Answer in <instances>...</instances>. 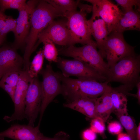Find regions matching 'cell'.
Segmentation results:
<instances>
[{
	"label": "cell",
	"mask_w": 140,
	"mask_h": 140,
	"mask_svg": "<svg viewBox=\"0 0 140 140\" xmlns=\"http://www.w3.org/2000/svg\"><path fill=\"white\" fill-rule=\"evenodd\" d=\"M60 16L56 10L45 0H39L32 13L30 30L25 41L23 58L24 69L29 68L30 57L34 52L39 35L55 18Z\"/></svg>",
	"instance_id": "6da1fadb"
},
{
	"label": "cell",
	"mask_w": 140,
	"mask_h": 140,
	"mask_svg": "<svg viewBox=\"0 0 140 140\" xmlns=\"http://www.w3.org/2000/svg\"><path fill=\"white\" fill-rule=\"evenodd\" d=\"M61 94L69 102L82 97L95 99L102 95L110 87L107 81L99 82L91 78L72 79L60 73Z\"/></svg>",
	"instance_id": "7a4b0ae2"
},
{
	"label": "cell",
	"mask_w": 140,
	"mask_h": 140,
	"mask_svg": "<svg viewBox=\"0 0 140 140\" xmlns=\"http://www.w3.org/2000/svg\"><path fill=\"white\" fill-rule=\"evenodd\" d=\"M97 48L95 41L93 40L81 47L70 45L61 48L58 52L60 55L83 62L107 78L109 68L97 51Z\"/></svg>",
	"instance_id": "3957f363"
},
{
	"label": "cell",
	"mask_w": 140,
	"mask_h": 140,
	"mask_svg": "<svg viewBox=\"0 0 140 140\" xmlns=\"http://www.w3.org/2000/svg\"><path fill=\"white\" fill-rule=\"evenodd\" d=\"M78 6L79 11L68 12L63 15L67 19L66 24L71 37L70 45L77 43L85 45L93 40L86 18L87 14L92 11V6L80 3Z\"/></svg>",
	"instance_id": "277c9868"
},
{
	"label": "cell",
	"mask_w": 140,
	"mask_h": 140,
	"mask_svg": "<svg viewBox=\"0 0 140 140\" xmlns=\"http://www.w3.org/2000/svg\"><path fill=\"white\" fill-rule=\"evenodd\" d=\"M140 57L135 54L126 57L109 68L107 81L116 82L134 88L139 81Z\"/></svg>",
	"instance_id": "5b68a950"
},
{
	"label": "cell",
	"mask_w": 140,
	"mask_h": 140,
	"mask_svg": "<svg viewBox=\"0 0 140 140\" xmlns=\"http://www.w3.org/2000/svg\"><path fill=\"white\" fill-rule=\"evenodd\" d=\"M39 73L42 77L41 82L42 100L39 122L40 123L44 113L48 105L56 96L61 94V86L60 72H54L50 64H47Z\"/></svg>",
	"instance_id": "8992f818"
},
{
	"label": "cell",
	"mask_w": 140,
	"mask_h": 140,
	"mask_svg": "<svg viewBox=\"0 0 140 140\" xmlns=\"http://www.w3.org/2000/svg\"><path fill=\"white\" fill-rule=\"evenodd\" d=\"M135 48L127 43L122 33L111 32L108 35L104 45L109 68L124 58L135 54Z\"/></svg>",
	"instance_id": "52a82bcc"
},
{
	"label": "cell",
	"mask_w": 140,
	"mask_h": 140,
	"mask_svg": "<svg viewBox=\"0 0 140 140\" xmlns=\"http://www.w3.org/2000/svg\"><path fill=\"white\" fill-rule=\"evenodd\" d=\"M56 63L58 67L65 76H72L78 78H91L101 82L107 81L106 77L79 60L74 59L68 60L59 57Z\"/></svg>",
	"instance_id": "ba28073f"
},
{
	"label": "cell",
	"mask_w": 140,
	"mask_h": 140,
	"mask_svg": "<svg viewBox=\"0 0 140 140\" xmlns=\"http://www.w3.org/2000/svg\"><path fill=\"white\" fill-rule=\"evenodd\" d=\"M38 2L39 0H29L19 11V15L16 19V26L14 33L15 40L11 46L16 50L25 45L30 30L32 13Z\"/></svg>",
	"instance_id": "9c48e42d"
},
{
	"label": "cell",
	"mask_w": 140,
	"mask_h": 140,
	"mask_svg": "<svg viewBox=\"0 0 140 140\" xmlns=\"http://www.w3.org/2000/svg\"><path fill=\"white\" fill-rule=\"evenodd\" d=\"M92 5V15L99 16L105 23L109 34L121 18L123 12L118 5L108 0H85Z\"/></svg>",
	"instance_id": "30bf717a"
},
{
	"label": "cell",
	"mask_w": 140,
	"mask_h": 140,
	"mask_svg": "<svg viewBox=\"0 0 140 140\" xmlns=\"http://www.w3.org/2000/svg\"><path fill=\"white\" fill-rule=\"evenodd\" d=\"M42 100L41 82L37 77L30 82L25 97V117L28 121V124L34 126L40 112Z\"/></svg>",
	"instance_id": "8fae6325"
},
{
	"label": "cell",
	"mask_w": 140,
	"mask_h": 140,
	"mask_svg": "<svg viewBox=\"0 0 140 140\" xmlns=\"http://www.w3.org/2000/svg\"><path fill=\"white\" fill-rule=\"evenodd\" d=\"M48 39L54 44L62 46L70 45L71 37L66 22L53 21L39 35L34 51L45 39Z\"/></svg>",
	"instance_id": "7c38bea8"
},
{
	"label": "cell",
	"mask_w": 140,
	"mask_h": 140,
	"mask_svg": "<svg viewBox=\"0 0 140 140\" xmlns=\"http://www.w3.org/2000/svg\"><path fill=\"white\" fill-rule=\"evenodd\" d=\"M32 79L29 76L28 71L23 70L20 71L13 101L14 111L9 117L10 121H21L25 118V97L29 83Z\"/></svg>",
	"instance_id": "4fadbf2b"
},
{
	"label": "cell",
	"mask_w": 140,
	"mask_h": 140,
	"mask_svg": "<svg viewBox=\"0 0 140 140\" xmlns=\"http://www.w3.org/2000/svg\"><path fill=\"white\" fill-rule=\"evenodd\" d=\"M40 124L35 127L15 124L0 132V140L7 137L14 140H41L44 135L39 130Z\"/></svg>",
	"instance_id": "5bb4252c"
},
{
	"label": "cell",
	"mask_w": 140,
	"mask_h": 140,
	"mask_svg": "<svg viewBox=\"0 0 140 140\" xmlns=\"http://www.w3.org/2000/svg\"><path fill=\"white\" fill-rule=\"evenodd\" d=\"M24 64L23 58L16 50L6 46L0 48V70L3 76L10 72L22 70Z\"/></svg>",
	"instance_id": "9a60e30c"
},
{
	"label": "cell",
	"mask_w": 140,
	"mask_h": 140,
	"mask_svg": "<svg viewBox=\"0 0 140 140\" xmlns=\"http://www.w3.org/2000/svg\"><path fill=\"white\" fill-rule=\"evenodd\" d=\"M88 21L91 35L95 40L99 52L103 58H105L104 45L109 35L107 25L104 21L97 15H92Z\"/></svg>",
	"instance_id": "2e32d148"
},
{
	"label": "cell",
	"mask_w": 140,
	"mask_h": 140,
	"mask_svg": "<svg viewBox=\"0 0 140 140\" xmlns=\"http://www.w3.org/2000/svg\"><path fill=\"white\" fill-rule=\"evenodd\" d=\"M133 87L122 85L118 87H111L110 95L113 107V111L116 114L128 115L127 95L136 97L135 94L129 93Z\"/></svg>",
	"instance_id": "e0dca14e"
},
{
	"label": "cell",
	"mask_w": 140,
	"mask_h": 140,
	"mask_svg": "<svg viewBox=\"0 0 140 140\" xmlns=\"http://www.w3.org/2000/svg\"><path fill=\"white\" fill-rule=\"evenodd\" d=\"M122 16L113 31L122 33L127 30H140L139 11L133 9L122 11Z\"/></svg>",
	"instance_id": "ac0fdd59"
},
{
	"label": "cell",
	"mask_w": 140,
	"mask_h": 140,
	"mask_svg": "<svg viewBox=\"0 0 140 140\" xmlns=\"http://www.w3.org/2000/svg\"><path fill=\"white\" fill-rule=\"evenodd\" d=\"M96 98L82 97L67 103L64 106L79 112L86 116L93 118L96 117L95 106Z\"/></svg>",
	"instance_id": "d6986e66"
},
{
	"label": "cell",
	"mask_w": 140,
	"mask_h": 140,
	"mask_svg": "<svg viewBox=\"0 0 140 140\" xmlns=\"http://www.w3.org/2000/svg\"><path fill=\"white\" fill-rule=\"evenodd\" d=\"M111 87L110 86L102 95L100 97L96 98V99L95 106L96 117L101 118L104 123L113 111L110 95Z\"/></svg>",
	"instance_id": "ffe728a7"
},
{
	"label": "cell",
	"mask_w": 140,
	"mask_h": 140,
	"mask_svg": "<svg viewBox=\"0 0 140 140\" xmlns=\"http://www.w3.org/2000/svg\"><path fill=\"white\" fill-rule=\"evenodd\" d=\"M21 71L8 72L4 75L0 80V87L9 94L12 101Z\"/></svg>",
	"instance_id": "44dd1931"
},
{
	"label": "cell",
	"mask_w": 140,
	"mask_h": 140,
	"mask_svg": "<svg viewBox=\"0 0 140 140\" xmlns=\"http://www.w3.org/2000/svg\"><path fill=\"white\" fill-rule=\"evenodd\" d=\"M46 1L52 6L63 17L65 13L77 10L79 1L73 0H46Z\"/></svg>",
	"instance_id": "7402d4cb"
},
{
	"label": "cell",
	"mask_w": 140,
	"mask_h": 140,
	"mask_svg": "<svg viewBox=\"0 0 140 140\" xmlns=\"http://www.w3.org/2000/svg\"><path fill=\"white\" fill-rule=\"evenodd\" d=\"M16 19L5 15L0 10V34L6 36L10 32L14 33L16 26Z\"/></svg>",
	"instance_id": "603a6c76"
},
{
	"label": "cell",
	"mask_w": 140,
	"mask_h": 140,
	"mask_svg": "<svg viewBox=\"0 0 140 140\" xmlns=\"http://www.w3.org/2000/svg\"><path fill=\"white\" fill-rule=\"evenodd\" d=\"M44 58L43 49L41 48L34 57L28 71L29 76L31 79L37 77L42 70Z\"/></svg>",
	"instance_id": "cb8c5ba5"
},
{
	"label": "cell",
	"mask_w": 140,
	"mask_h": 140,
	"mask_svg": "<svg viewBox=\"0 0 140 140\" xmlns=\"http://www.w3.org/2000/svg\"><path fill=\"white\" fill-rule=\"evenodd\" d=\"M42 43L44 45L43 51L44 58L51 63L56 62L58 52L54 44L48 39L44 40Z\"/></svg>",
	"instance_id": "d4e9b609"
},
{
	"label": "cell",
	"mask_w": 140,
	"mask_h": 140,
	"mask_svg": "<svg viewBox=\"0 0 140 140\" xmlns=\"http://www.w3.org/2000/svg\"><path fill=\"white\" fill-rule=\"evenodd\" d=\"M116 115L131 140H136L137 127L131 117L124 114H116Z\"/></svg>",
	"instance_id": "484cf974"
},
{
	"label": "cell",
	"mask_w": 140,
	"mask_h": 140,
	"mask_svg": "<svg viewBox=\"0 0 140 140\" xmlns=\"http://www.w3.org/2000/svg\"><path fill=\"white\" fill-rule=\"evenodd\" d=\"M26 2L25 0H0V10L3 12L10 9L19 11L26 5Z\"/></svg>",
	"instance_id": "4316f807"
},
{
	"label": "cell",
	"mask_w": 140,
	"mask_h": 140,
	"mask_svg": "<svg viewBox=\"0 0 140 140\" xmlns=\"http://www.w3.org/2000/svg\"><path fill=\"white\" fill-rule=\"evenodd\" d=\"M118 5L122 8V11H125L134 9L133 7L138 11L140 10V1L139 0H115Z\"/></svg>",
	"instance_id": "83f0119b"
},
{
	"label": "cell",
	"mask_w": 140,
	"mask_h": 140,
	"mask_svg": "<svg viewBox=\"0 0 140 140\" xmlns=\"http://www.w3.org/2000/svg\"><path fill=\"white\" fill-rule=\"evenodd\" d=\"M90 129L95 133L102 135L105 129L104 122L101 118L96 117L92 118Z\"/></svg>",
	"instance_id": "f1b7e54d"
},
{
	"label": "cell",
	"mask_w": 140,
	"mask_h": 140,
	"mask_svg": "<svg viewBox=\"0 0 140 140\" xmlns=\"http://www.w3.org/2000/svg\"><path fill=\"white\" fill-rule=\"evenodd\" d=\"M108 129L110 133L113 134L118 135L121 133L122 128L119 123L117 121H114L109 124Z\"/></svg>",
	"instance_id": "f546056e"
},
{
	"label": "cell",
	"mask_w": 140,
	"mask_h": 140,
	"mask_svg": "<svg viewBox=\"0 0 140 140\" xmlns=\"http://www.w3.org/2000/svg\"><path fill=\"white\" fill-rule=\"evenodd\" d=\"M69 136L66 133L62 131L56 133L52 138L44 136V135L41 140H69Z\"/></svg>",
	"instance_id": "4dcf8cb0"
},
{
	"label": "cell",
	"mask_w": 140,
	"mask_h": 140,
	"mask_svg": "<svg viewBox=\"0 0 140 140\" xmlns=\"http://www.w3.org/2000/svg\"><path fill=\"white\" fill-rule=\"evenodd\" d=\"M82 137L83 140H96L97 137L96 133L90 128L83 131L82 134Z\"/></svg>",
	"instance_id": "1f68e13d"
},
{
	"label": "cell",
	"mask_w": 140,
	"mask_h": 140,
	"mask_svg": "<svg viewBox=\"0 0 140 140\" xmlns=\"http://www.w3.org/2000/svg\"><path fill=\"white\" fill-rule=\"evenodd\" d=\"M117 140H131L130 136L125 133H121L118 134Z\"/></svg>",
	"instance_id": "d6a6232c"
},
{
	"label": "cell",
	"mask_w": 140,
	"mask_h": 140,
	"mask_svg": "<svg viewBox=\"0 0 140 140\" xmlns=\"http://www.w3.org/2000/svg\"><path fill=\"white\" fill-rule=\"evenodd\" d=\"M136 86L137 89V91L136 95V97L138 100V102L139 104L140 103V81H139L136 84Z\"/></svg>",
	"instance_id": "836d02e7"
},
{
	"label": "cell",
	"mask_w": 140,
	"mask_h": 140,
	"mask_svg": "<svg viewBox=\"0 0 140 140\" xmlns=\"http://www.w3.org/2000/svg\"><path fill=\"white\" fill-rule=\"evenodd\" d=\"M136 140H140V123L137 127L136 130Z\"/></svg>",
	"instance_id": "e575fe53"
},
{
	"label": "cell",
	"mask_w": 140,
	"mask_h": 140,
	"mask_svg": "<svg viewBox=\"0 0 140 140\" xmlns=\"http://www.w3.org/2000/svg\"><path fill=\"white\" fill-rule=\"evenodd\" d=\"M6 37L2 36L0 34V46L4 41Z\"/></svg>",
	"instance_id": "d590c367"
},
{
	"label": "cell",
	"mask_w": 140,
	"mask_h": 140,
	"mask_svg": "<svg viewBox=\"0 0 140 140\" xmlns=\"http://www.w3.org/2000/svg\"><path fill=\"white\" fill-rule=\"evenodd\" d=\"M2 73H1V72L0 70V80L1 79V78H2Z\"/></svg>",
	"instance_id": "8d00e7d4"
}]
</instances>
